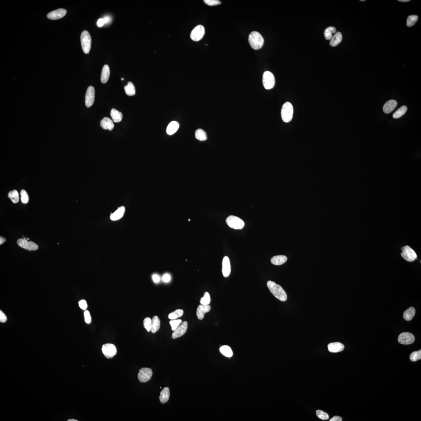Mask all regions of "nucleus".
Returning <instances> with one entry per match:
<instances>
[{"mask_svg": "<svg viewBox=\"0 0 421 421\" xmlns=\"http://www.w3.org/2000/svg\"><path fill=\"white\" fill-rule=\"evenodd\" d=\"M269 291L275 298L282 301H285L287 299V294L282 287L275 282L268 281L267 283Z\"/></svg>", "mask_w": 421, "mask_h": 421, "instance_id": "obj_1", "label": "nucleus"}, {"mask_svg": "<svg viewBox=\"0 0 421 421\" xmlns=\"http://www.w3.org/2000/svg\"><path fill=\"white\" fill-rule=\"evenodd\" d=\"M248 41L252 48L258 50L262 47L264 39L260 33L257 31H253L249 36Z\"/></svg>", "mask_w": 421, "mask_h": 421, "instance_id": "obj_2", "label": "nucleus"}, {"mask_svg": "<svg viewBox=\"0 0 421 421\" xmlns=\"http://www.w3.org/2000/svg\"><path fill=\"white\" fill-rule=\"evenodd\" d=\"M293 107L289 102H287L283 105L281 112L282 120L285 122H288L293 119Z\"/></svg>", "mask_w": 421, "mask_h": 421, "instance_id": "obj_3", "label": "nucleus"}, {"mask_svg": "<svg viewBox=\"0 0 421 421\" xmlns=\"http://www.w3.org/2000/svg\"><path fill=\"white\" fill-rule=\"evenodd\" d=\"M81 40L83 51L86 54H88L90 52L91 45V38L88 32L87 31L82 32L81 35Z\"/></svg>", "mask_w": 421, "mask_h": 421, "instance_id": "obj_4", "label": "nucleus"}, {"mask_svg": "<svg viewBox=\"0 0 421 421\" xmlns=\"http://www.w3.org/2000/svg\"><path fill=\"white\" fill-rule=\"evenodd\" d=\"M262 83L265 89L267 90L273 88L275 84V76L272 72L266 71L263 73Z\"/></svg>", "mask_w": 421, "mask_h": 421, "instance_id": "obj_5", "label": "nucleus"}, {"mask_svg": "<svg viewBox=\"0 0 421 421\" xmlns=\"http://www.w3.org/2000/svg\"><path fill=\"white\" fill-rule=\"evenodd\" d=\"M226 222L229 227L235 229H242L245 226V223L243 220L233 215L228 216Z\"/></svg>", "mask_w": 421, "mask_h": 421, "instance_id": "obj_6", "label": "nucleus"}, {"mask_svg": "<svg viewBox=\"0 0 421 421\" xmlns=\"http://www.w3.org/2000/svg\"><path fill=\"white\" fill-rule=\"evenodd\" d=\"M401 249L402 252L401 256L406 261L411 262L417 259V256L415 251L409 246L403 247Z\"/></svg>", "mask_w": 421, "mask_h": 421, "instance_id": "obj_7", "label": "nucleus"}, {"mask_svg": "<svg viewBox=\"0 0 421 421\" xmlns=\"http://www.w3.org/2000/svg\"><path fill=\"white\" fill-rule=\"evenodd\" d=\"M101 350L103 355L108 359L113 358L117 352L116 346L112 344H104L102 347Z\"/></svg>", "mask_w": 421, "mask_h": 421, "instance_id": "obj_8", "label": "nucleus"}, {"mask_svg": "<svg viewBox=\"0 0 421 421\" xmlns=\"http://www.w3.org/2000/svg\"><path fill=\"white\" fill-rule=\"evenodd\" d=\"M205 34V29L203 25H199L192 30L190 37L192 40L198 41L200 40Z\"/></svg>", "mask_w": 421, "mask_h": 421, "instance_id": "obj_9", "label": "nucleus"}, {"mask_svg": "<svg viewBox=\"0 0 421 421\" xmlns=\"http://www.w3.org/2000/svg\"><path fill=\"white\" fill-rule=\"evenodd\" d=\"M152 375L153 372L151 368H143L139 370L138 379L140 382H146L150 380Z\"/></svg>", "mask_w": 421, "mask_h": 421, "instance_id": "obj_10", "label": "nucleus"}, {"mask_svg": "<svg viewBox=\"0 0 421 421\" xmlns=\"http://www.w3.org/2000/svg\"><path fill=\"white\" fill-rule=\"evenodd\" d=\"M18 245L22 248L29 251H34L38 249V246L32 241L28 242L24 238H21L17 240Z\"/></svg>", "mask_w": 421, "mask_h": 421, "instance_id": "obj_11", "label": "nucleus"}, {"mask_svg": "<svg viewBox=\"0 0 421 421\" xmlns=\"http://www.w3.org/2000/svg\"><path fill=\"white\" fill-rule=\"evenodd\" d=\"M415 340V338L413 335L410 333L403 332L401 333L398 336V341L400 344L403 345H409L412 344Z\"/></svg>", "mask_w": 421, "mask_h": 421, "instance_id": "obj_12", "label": "nucleus"}, {"mask_svg": "<svg viewBox=\"0 0 421 421\" xmlns=\"http://www.w3.org/2000/svg\"><path fill=\"white\" fill-rule=\"evenodd\" d=\"M95 92L94 87L90 86L88 87L85 96V103L87 107L89 108L93 105L95 101Z\"/></svg>", "mask_w": 421, "mask_h": 421, "instance_id": "obj_13", "label": "nucleus"}, {"mask_svg": "<svg viewBox=\"0 0 421 421\" xmlns=\"http://www.w3.org/2000/svg\"><path fill=\"white\" fill-rule=\"evenodd\" d=\"M187 328V322L186 321L183 322L174 331L172 335V338L173 339H175L182 336L186 333Z\"/></svg>", "mask_w": 421, "mask_h": 421, "instance_id": "obj_14", "label": "nucleus"}, {"mask_svg": "<svg viewBox=\"0 0 421 421\" xmlns=\"http://www.w3.org/2000/svg\"><path fill=\"white\" fill-rule=\"evenodd\" d=\"M66 9L60 8L49 13L47 17L50 20H56L62 18L66 15Z\"/></svg>", "mask_w": 421, "mask_h": 421, "instance_id": "obj_15", "label": "nucleus"}, {"mask_svg": "<svg viewBox=\"0 0 421 421\" xmlns=\"http://www.w3.org/2000/svg\"><path fill=\"white\" fill-rule=\"evenodd\" d=\"M231 272V266L229 258L225 256L223 259L222 261V272L223 276L225 277L229 276Z\"/></svg>", "mask_w": 421, "mask_h": 421, "instance_id": "obj_16", "label": "nucleus"}, {"mask_svg": "<svg viewBox=\"0 0 421 421\" xmlns=\"http://www.w3.org/2000/svg\"><path fill=\"white\" fill-rule=\"evenodd\" d=\"M211 309L210 306L208 305H203L201 304L198 307L197 310V315L198 318L199 320H203L205 316V314L210 311Z\"/></svg>", "mask_w": 421, "mask_h": 421, "instance_id": "obj_17", "label": "nucleus"}, {"mask_svg": "<svg viewBox=\"0 0 421 421\" xmlns=\"http://www.w3.org/2000/svg\"><path fill=\"white\" fill-rule=\"evenodd\" d=\"M328 350L333 353L342 351L344 349V346L341 343L336 342L331 343L328 346Z\"/></svg>", "mask_w": 421, "mask_h": 421, "instance_id": "obj_18", "label": "nucleus"}, {"mask_svg": "<svg viewBox=\"0 0 421 421\" xmlns=\"http://www.w3.org/2000/svg\"><path fill=\"white\" fill-rule=\"evenodd\" d=\"M398 105L396 100H389L385 103L384 105L383 110L384 112L386 114H389L393 111Z\"/></svg>", "mask_w": 421, "mask_h": 421, "instance_id": "obj_19", "label": "nucleus"}, {"mask_svg": "<svg viewBox=\"0 0 421 421\" xmlns=\"http://www.w3.org/2000/svg\"><path fill=\"white\" fill-rule=\"evenodd\" d=\"M100 126L104 130H112L114 128V125L113 121L109 118L105 117L100 122Z\"/></svg>", "mask_w": 421, "mask_h": 421, "instance_id": "obj_20", "label": "nucleus"}, {"mask_svg": "<svg viewBox=\"0 0 421 421\" xmlns=\"http://www.w3.org/2000/svg\"><path fill=\"white\" fill-rule=\"evenodd\" d=\"M160 327V320L157 316H154L151 319V331L155 333L159 330Z\"/></svg>", "mask_w": 421, "mask_h": 421, "instance_id": "obj_21", "label": "nucleus"}, {"mask_svg": "<svg viewBox=\"0 0 421 421\" xmlns=\"http://www.w3.org/2000/svg\"><path fill=\"white\" fill-rule=\"evenodd\" d=\"M110 70L108 65H105L102 70L101 81L103 84L106 83L109 79Z\"/></svg>", "mask_w": 421, "mask_h": 421, "instance_id": "obj_22", "label": "nucleus"}, {"mask_svg": "<svg viewBox=\"0 0 421 421\" xmlns=\"http://www.w3.org/2000/svg\"><path fill=\"white\" fill-rule=\"evenodd\" d=\"M170 395V390L168 387H165L161 391L159 400L162 403H165L168 402L169 399Z\"/></svg>", "mask_w": 421, "mask_h": 421, "instance_id": "obj_23", "label": "nucleus"}, {"mask_svg": "<svg viewBox=\"0 0 421 421\" xmlns=\"http://www.w3.org/2000/svg\"><path fill=\"white\" fill-rule=\"evenodd\" d=\"M125 210V208L124 206H122L119 208L116 211L111 214L110 216L111 219L112 221H116L121 219L123 216Z\"/></svg>", "mask_w": 421, "mask_h": 421, "instance_id": "obj_24", "label": "nucleus"}, {"mask_svg": "<svg viewBox=\"0 0 421 421\" xmlns=\"http://www.w3.org/2000/svg\"><path fill=\"white\" fill-rule=\"evenodd\" d=\"M288 260V258L286 256H283V255H280V256H274L271 260V262L272 264L275 265H280L283 264L286 262Z\"/></svg>", "mask_w": 421, "mask_h": 421, "instance_id": "obj_25", "label": "nucleus"}, {"mask_svg": "<svg viewBox=\"0 0 421 421\" xmlns=\"http://www.w3.org/2000/svg\"><path fill=\"white\" fill-rule=\"evenodd\" d=\"M342 33L339 32H336L333 35L330 41V45L331 47H335L340 44L342 40Z\"/></svg>", "mask_w": 421, "mask_h": 421, "instance_id": "obj_26", "label": "nucleus"}, {"mask_svg": "<svg viewBox=\"0 0 421 421\" xmlns=\"http://www.w3.org/2000/svg\"><path fill=\"white\" fill-rule=\"evenodd\" d=\"M416 311L415 309L413 307H409L403 312V317L407 321H410L412 320L415 315Z\"/></svg>", "mask_w": 421, "mask_h": 421, "instance_id": "obj_27", "label": "nucleus"}, {"mask_svg": "<svg viewBox=\"0 0 421 421\" xmlns=\"http://www.w3.org/2000/svg\"><path fill=\"white\" fill-rule=\"evenodd\" d=\"M179 127V124L178 123L175 121H173L169 124L167 128V132L168 135H172L174 134L178 131Z\"/></svg>", "mask_w": 421, "mask_h": 421, "instance_id": "obj_28", "label": "nucleus"}, {"mask_svg": "<svg viewBox=\"0 0 421 421\" xmlns=\"http://www.w3.org/2000/svg\"><path fill=\"white\" fill-rule=\"evenodd\" d=\"M111 115L113 122H119L122 120V113L114 108H112L111 110Z\"/></svg>", "mask_w": 421, "mask_h": 421, "instance_id": "obj_29", "label": "nucleus"}, {"mask_svg": "<svg viewBox=\"0 0 421 421\" xmlns=\"http://www.w3.org/2000/svg\"><path fill=\"white\" fill-rule=\"evenodd\" d=\"M125 93L129 96H132L135 94V88L132 82L127 83V85L124 87Z\"/></svg>", "mask_w": 421, "mask_h": 421, "instance_id": "obj_30", "label": "nucleus"}, {"mask_svg": "<svg viewBox=\"0 0 421 421\" xmlns=\"http://www.w3.org/2000/svg\"><path fill=\"white\" fill-rule=\"evenodd\" d=\"M336 33V29L333 27H330L325 30L324 32L325 39L328 40H331L332 38L333 34Z\"/></svg>", "mask_w": 421, "mask_h": 421, "instance_id": "obj_31", "label": "nucleus"}, {"mask_svg": "<svg viewBox=\"0 0 421 421\" xmlns=\"http://www.w3.org/2000/svg\"><path fill=\"white\" fill-rule=\"evenodd\" d=\"M195 138L200 141H205L207 139V135L205 132L201 129H198L195 132Z\"/></svg>", "mask_w": 421, "mask_h": 421, "instance_id": "obj_32", "label": "nucleus"}, {"mask_svg": "<svg viewBox=\"0 0 421 421\" xmlns=\"http://www.w3.org/2000/svg\"><path fill=\"white\" fill-rule=\"evenodd\" d=\"M220 351L223 355L227 357H231L233 355V352L230 347L227 346H224L221 347Z\"/></svg>", "mask_w": 421, "mask_h": 421, "instance_id": "obj_33", "label": "nucleus"}, {"mask_svg": "<svg viewBox=\"0 0 421 421\" xmlns=\"http://www.w3.org/2000/svg\"><path fill=\"white\" fill-rule=\"evenodd\" d=\"M407 110V107L405 105H403L394 113L393 115V117L395 119L399 118L405 114Z\"/></svg>", "mask_w": 421, "mask_h": 421, "instance_id": "obj_34", "label": "nucleus"}, {"mask_svg": "<svg viewBox=\"0 0 421 421\" xmlns=\"http://www.w3.org/2000/svg\"><path fill=\"white\" fill-rule=\"evenodd\" d=\"M184 314V311L181 309H177L174 311L171 312L168 315L169 318L170 320H174L175 319L179 318L181 317Z\"/></svg>", "mask_w": 421, "mask_h": 421, "instance_id": "obj_35", "label": "nucleus"}, {"mask_svg": "<svg viewBox=\"0 0 421 421\" xmlns=\"http://www.w3.org/2000/svg\"><path fill=\"white\" fill-rule=\"evenodd\" d=\"M8 196L13 203H17L18 202L19 195L18 192L16 190L11 191L9 193Z\"/></svg>", "mask_w": 421, "mask_h": 421, "instance_id": "obj_36", "label": "nucleus"}, {"mask_svg": "<svg viewBox=\"0 0 421 421\" xmlns=\"http://www.w3.org/2000/svg\"><path fill=\"white\" fill-rule=\"evenodd\" d=\"M418 17L417 15H410L407 19L406 25L410 27L415 24L418 20Z\"/></svg>", "mask_w": 421, "mask_h": 421, "instance_id": "obj_37", "label": "nucleus"}, {"mask_svg": "<svg viewBox=\"0 0 421 421\" xmlns=\"http://www.w3.org/2000/svg\"><path fill=\"white\" fill-rule=\"evenodd\" d=\"M200 304L203 305H208L210 302V296L208 292H206L204 294L203 297L201 298L200 301Z\"/></svg>", "mask_w": 421, "mask_h": 421, "instance_id": "obj_38", "label": "nucleus"}, {"mask_svg": "<svg viewBox=\"0 0 421 421\" xmlns=\"http://www.w3.org/2000/svg\"><path fill=\"white\" fill-rule=\"evenodd\" d=\"M421 350L412 352L410 355V359L413 361H416L421 360Z\"/></svg>", "mask_w": 421, "mask_h": 421, "instance_id": "obj_39", "label": "nucleus"}, {"mask_svg": "<svg viewBox=\"0 0 421 421\" xmlns=\"http://www.w3.org/2000/svg\"><path fill=\"white\" fill-rule=\"evenodd\" d=\"M316 415L317 417L321 420H327L329 418L328 414L323 411L320 410H317Z\"/></svg>", "mask_w": 421, "mask_h": 421, "instance_id": "obj_40", "label": "nucleus"}, {"mask_svg": "<svg viewBox=\"0 0 421 421\" xmlns=\"http://www.w3.org/2000/svg\"><path fill=\"white\" fill-rule=\"evenodd\" d=\"M21 200L22 203L27 204L29 200V197L26 191L22 190L20 192Z\"/></svg>", "mask_w": 421, "mask_h": 421, "instance_id": "obj_41", "label": "nucleus"}, {"mask_svg": "<svg viewBox=\"0 0 421 421\" xmlns=\"http://www.w3.org/2000/svg\"><path fill=\"white\" fill-rule=\"evenodd\" d=\"M181 322L182 320H170V324L172 330L174 331L181 324Z\"/></svg>", "mask_w": 421, "mask_h": 421, "instance_id": "obj_42", "label": "nucleus"}, {"mask_svg": "<svg viewBox=\"0 0 421 421\" xmlns=\"http://www.w3.org/2000/svg\"><path fill=\"white\" fill-rule=\"evenodd\" d=\"M151 319L149 317H146L143 320V326L148 332L151 331Z\"/></svg>", "mask_w": 421, "mask_h": 421, "instance_id": "obj_43", "label": "nucleus"}, {"mask_svg": "<svg viewBox=\"0 0 421 421\" xmlns=\"http://www.w3.org/2000/svg\"><path fill=\"white\" fill-rule=\"evenodd\" d=\"M204 1L205 4L210 6H217L221 4V2L218 0H205Z\"/></svg>", "mask_w": 421, "mask_h": 421, "instance_id": "obj_44", "label": "nucleus"}, {"mask_svg": "<svg viewBox=\"0 0 421 421\" xmlns=\"http://www.w3.org/2000/svg\"><path fill=\"white\" fill-rule=\"evenodd\" d=\"M84 318L86 323L89 324L91 322V317L88 310H86L84 313Z\"/></svg>", "mask_w": 421, "mask_h": 421, "instance_id": "obj_45", "label": "nucleus"}, {"mask_svg": "<svg viewBox=\"0 0 421 421\" xmlns=\"http://www.w3.org/2000/svg\"><path fill=\"white\" fill-rule=\"evenodd\" d=\"M79 307L83 310H86L87 308V301L85 300L82 299L79 302Z\"/></svg>", "mask_w": 421, "mask_h": 421, "instance_id": "obj_46", "label": "nucleus"}, {"mask_svg": "<svg viewBox=\"0 0 421 421\" xmlns=\"http://www.w3.org/2000/svg\"><path fill=\"white\" fill-rule=\"evenodd\" d=\"M7 317L5 314L2 311L0 310V322L2 323H4L7 321Z\"/></svg>", "mask_w": 421, "mask_h": 421, "instance_id": "obj_47", "label": "nucleus"}, {"mask_svg": "<svg viewBox=\"0 0 421 421\" xmlns=\"http://www.w3.org/2000/svg\"><path fill=\"white\" fill-rule=\"evenodd\" d=\"M171 280V277L168 274H165L162 277V280L164 282H168Z\"/></svg>", "mask_w": 421, "mask_h": 421, "instance_id": "obj_48", "label": "nucleus"}, {"mask_svg": "<svg viewBox=\"0 0 421 421\" xmlns=\"http://www.w3.org/2000/svg\"><path fill=\"white\" fill-rule=\"evenodd\" d=\"M152 279L154 282H155L156 283L159 282L160 279L159 276L157 275V274H154V275L152 276Z\"/></svg>", "mask_w": 421, "mask_h": 421, "instance_id": "obj_49", "label": "nucleus"}, {"mask_svg": "<svg viewBox=\"0 0 421 421\" xmlns=\"http://www.w3.org/2000/svg\"><path fill=\"white\" fill-rule=\"evenodd\" d=\"M105 23L104 19L103 18L99 19L97 22V25L99 27H102Z\"/></svg>", "mask_w": 421, "mask_h": 421, "instance_id": "obj_50", "label": "nucleus"}, {"mask_svg": "<svg viewBox=\"0 0 421 421\" xmlns=\"http://www.w3.org/2000/svg\"><path fill=\"white\" fill-rule=\"evenodd\" d=\"M342 418L339 416H334L330 420V421H342Z\"/></svg>", "mask_w": 421, "mask_h": 421, "instance_id": "obj_51", "label": "nucleus"}, {"mask_svg": "<svg viewBox=\"0 0 421 421\" xmlns=\"http://www.w3.org/2000/svg\"><path fill=\"white\" fill-rule=\"evenodd\" d=\"M6 241V239L4 237L2 236L0 237V245H1L2 244H3Z\"/></svg>", "mask_w": 421, "mask_h": 421, "instance_id": "obj_52", "label": "nucleus"}, {"mask_svg": "<svg viewBox=\"0 0 421 421\" xmlns=\"http://www.w3.org/2000/svg\"><path fill=\"white\" fill-rule=\"evenodd\" d=\"M103 19H104L105 23H107L108 21H109V18H108V17H107Z\"/></svg>", "mask_w": 421, "mask_h": 421, "instance_id": "obj_53", "label": "nucleus"}, {"mask_svg": "<svg viewBox=\"0 0 421 421\" xmlns=\"http://www.w3.org/2000/svg\"><path fill=\"white\" fill-rule=\"evenodd\" d=\"M398 1L401 2H408L410 1L409 0H398Z\"/></svg>", "mask_w": 421, "mask_h": 421, "instance_id": "obj_54", "label": "nucleus"}, {"mask_svg": "<svg viewBox=\"0 0 421 421\" xmlns=\"http://www.w3.org/2000/svg\"><path fill=\"white\" fill-rule=\"evenodd\" d=\"M68 421H77V420H74V419H70V420H68Z\"/></svg>", "mask_w": 421, "mask_h": 421, "instance_id": "obj_55", "label": "nucleus"}, {"mask_svg": "<svg viewBox=\"0 0 421 421\" xmlns=\"http://www.w3.org/2000/svg\"><path fill=\"white\" fill-rule=\"evenodd\" d=\"M122 81H123V80H124V78H122Z\"/></svg>", "mask_w": 421, "mask_h": 421, "instance_id": "obj_56", "label": "nucleus"}, {"mask_svg": "<svg viewBox=\"0 0 421 421\" xmlns=\"http://www.w3.org/2000/svg\"><path fill=\"white\" fill-rule=\"evenodd\" d=\"M360 1H365V0H360Z\"/></svg>", "mask_w": 421, "mask_h": 421, "instance_id": "obj_57", "label": "nucleus"}, {"mask_svg": "<svg viewBox=\"0 0 421 421\" xmlns=\"http://www.w3.org/2000/svg\"><path fill=\"white\" fill-rule=\"evenodd\" d=\"M27 240H29V238H27Z\"/></svg>", "mask_w": 421, "mask_h": 421, "instance_id": "obj_58", "label": "nucleus"}]
</instances>
